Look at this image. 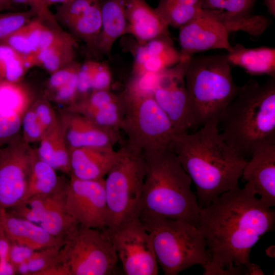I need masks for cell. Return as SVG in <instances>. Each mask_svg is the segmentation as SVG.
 <instances>
[{
	"label": "cell",
	"mask_w": 275,
	"mask_h": 275,
	"mask_svg": "<svg viewBox=\"0 0 275 275\" xmlns=\"http://www.w3.org/2000/svg\"><path fill=\"white\" fill-rule=\"evenodd\" d=\"M274 210L265 205L246 184L222 194L200 209L197 227L211 257L202 266L204 275H227L230 267H248L251 250L272 231Z\"/></svg>",
	"instance_id": "1"
},
{
	"label": "cell",
	"mask_w": 275,
	"mask_h": 275,
	"mask_svg": "<svg viewBox=\"0 0 275 275\" xmlns=\"http://www.w3.org/2000/svg\"><path fill=\"white\" fill-rule=\"evenodd\" d=\"M170 145L195 185L200 208L237 186L248 161L224 141L217 121L194 133H174Z\"/></svg>",
	"instance_id": "2"
},
{
	"label": "cell",
	"mask_w": 275,
	"mask_h": 275,
	"mask_svg": "<svg viewBox=\"0 0 275 275\" xmlns=\"http://www.w3.org/2000/svg\"><path fill=\"white\" fill-rule=\"evenodd\" d=\"M219 131L224 141L246 159L262 147L275 144V79L250 80L222 114Z\"/></svg>",
	"instance_id": "3"
},
{
	"label": "cell",
	"mask_w": 275,
	"mask_h": 275,
	"mask_svg": "<svg viewBox=\"0 0 275 275\" xmlns=\"http://www.w3.org/2000/svg\"><path fill=\"white\" fill-rule=\"evenodd\" d=\"M143 154L145 175L141 212L185 221L197 226L201 208L191 189L192 181L170 145Z\"/></svg>",
	"instance_id": "4"
},
{
	"label": "cell",
	"mask_w": 275,
	"mask_h": 275,
	"mask_svg": "<svg viewBox=\"0 0 275 275\" xmlns=\"http://www.w3.org/2000/svg\"><path fill=\"white\" fill-rule=\"evenodd\" d=\"M185 80L192 127L218 122L239 89L226 55L191 56Z\"/></svg>",
	"instance_id": "5"
},
{
	"label": "cell",
	"mask_w": 275,
	"mask_h": 275,
	"mask_svg": "<svg viewBox=\"0 0 275 275\" xmlns=\"http://www.w3.org/2000/svg\"><path fill=\"white\" fill-rule=\"evenodd\" d=\"M139 218L152 237L158 265L165 275L210 261L205 238L196 225L145 212Z\"/></svg>",
	"instance_id": "6"
},
{
	"label": "cell",
	"mask_w": 275,
	"mask_h": 275,
	"mask_svg": "<svg viewBox=\"0 0 275 275\" xmlns=\"http://www.w3.org/2000/svg\"><path fill=\"white\" fill-rule=\"evenodd\" d=\"M104 179L107 203L106 228L113 229L141 212L145 175L143 152L126 144Z\"/></svg>",
	"instance_id": "7"
},
{
	"label": "cell",
	"mask_w": 275,
	"mask_h": 275,
	"mask_svg": "<svg viewBox=\"0 0 275 275\" xmlns=\"http://www.w3.org/2000/svg\"><path fill=\"white\" fill-rule=\"evenodd\" d=\"M120 95L124 110L120 129L127 136L126 145L143 153L169 147L174 129L153 95L135 94L125 90Z\"/></svg>",
	"instance_id": "8"
},
{
	"label": "cell",
	"mask_w": 275,
	"mask_h": 275,
	"mask_svg": "<svg viewBox=\"0 0 275 275\" xmlns=\"http://www.w3.org/2000/svg\"><path fill=\"white\" fill-rule=\"evenodd\" d=\"M105 229L78 225L65 240L61 256L69 275L114 274L119 260Z\"/></svg>",
	"instance_id": "9"
},
{
	"label": "cell",
	"mask_w": 275,
	"mask_h": 275,
	"mask_svg": "<svg viewBox=\"0 0 275 275\" xmlns=\"http://www.w3.org/2000/svg\"><path fill=\"white\" fill-rule=\"evenodd\" d=\"M106 231L127 275H156L158 268L152 238L135 217Z\"/></svg>",
	"instance_id": "10"
},
{
	"label": "cell",
	"mask_w": 275,
	"mask_h": 275,
	"mask_svg": "<svg viewBox=\"0 0 275 275\" xmlns=\"http://www.w3.org/2000/svg\"><path fill=\"white\" fill-rule=\"evenodd\" d=\"M32 148L21 134L0 147V209L23 201L29 179Z\"/></svg>",
	"instance_id": "11"
},
{
	"label": "cell",
	"mask_w": 275,
	"mask_h": 275,
	"mask_svg": "<svg viewBox=\"0 0 275 275\" xmlns=\"http://www.w3.org/2000/svg\"><path fill=\"white\" fill-rule=\"evenodd\" d=\"M191 56H182L176 65L161 72L153 96L170 119L175 133L185 132L191 127L185 76Z\"/></svg>",
	"instance_id": "12"
},
{
	"label": "cell",
	"mask_w": 275,
	"mask_h": 275,
	"mask_svg": "<svg viewBox=\"0 0 275 275\" xmlns=\"http://www.w3.org/2000/svg\"><path fill=\"white\" fill-rule=\"evenodd\" d=\"M65 206L79 225L92 228H106L104 178L82 180L70 176L65 189Z\"/></svg>",
	"instance_id": "13"
},
{
	"label": "cell",
	"mask_w": 275,
	"mask_h": 275,
	"mask_svg": "<svg viewBox=\"0 0 275 275\" xmlns=\"http://www.w3.org/2000/svg\"><path fill=\"white\" fill-rule=\"evenodd\" d=\"M67 184L54 193L35 196L26 199L21 209L23 218L38 225L64 242L79 225L65 206Z\"/></svg>",
	"instance_id": "14"
},
{
	"label": "cell",
	"mask_w": 275,
	"mask_h": 275,
	"mask_svg": "<svg viewBox=\"0 0 275 275\" xmlns=\"http://www.w3.org/2000/svg\"><path fill=\"white\" fill-rule=\"evenodd\" d=\"M229 32L224 24L220 11L202 9L193 19L179 28V42L182 56H193L213 49L232 48Z\"/></svg>",
	"instance_id": "15"
},
{
	"label": "cell",
	"mask_w": 275,
	"mask_h": 275,
	"mask_svg": "<svg viewBox=\"0 0 275 275\" xmlns=\"http://www.w3.org/2000/svg\"><path fill=\"white\" fill-rule=\"evenodd\" d=\"M58 119L69 150L112 146L120 140L119 131L99 126L84 116L65 109Z\"/></svg>",
	"instance_id": "16"
},
{
	"label": "cell",
	"mask_w": 275,
	"mask_h": 275,
	"mask_svg": "<svg viewBox=\"0 0 275 275\" xmlns=\"http://www.w3.org/2000/svg\"><path fill=\"white\" fill-rule=\"evenodd\" d=\"M66 109L99 126L117 131L120 130L124 110L121 95H116L109 89L92 91L77 99Z\"/></svg>",
	"instance_id": "17"
},
{
	"label": "cell",
	"mask_w": 275,
	"mask_h": 275,
	"mask_svg": "<svg viewBox=\"0 0 275 275\" xmlns=\"http://www.w3.org/2000/svg\"><path fill=\"white\" fill-rule=\"evenodd\" d=\"M241 177L266 206L275 205V144L260 148L248 160Z\"/></svg>",
	"instance_id": "18"
},
{
	"label": "cell",
	"mask_w": 275,
	"mask_h": 275,
	"mask_svg": "<svg viewBox=\"0 0 275 275\" xmlns=\"http://www.w3.org/2000/svg\"><path fill=\"white\" fill-rule=\"evenodd\" d=\"M130 51L133 56L132 76L157 72L177 64L182 55L169 35L159 37L143 43H135Z\"/></svg>",
	"instance_id": "19"
},
{
	"label": "cell",
	"mask_w": 275,
	"mask_h": 275,
	"mask_svg": "<svg viewBox=\"0 0 275 275\" xmlns=\"http://www.w3.org/2000/svg\"><path fill=\"white\" fill-rule=\"evenodd\" d=\"M69 150L70 176L82 180L104 178L121 154L113 147H81Z\"/></svg>",
	"instance_id": "20"
},
{
	"label": "cell",
	"mask_w": 275,
	"mask_h": 275,
	"mask_svg": "<svg viewBox=\"0 0 275 275\" xmlns=\"http://www.w3.org/2000/svg\"><path fill=\"white\" fill-rule=\"evenodd\" d=\"M125 35L132 36L138 43L170 35L169 26L145 0H125Z\"/></svg>",
	"instance_id": "21"
},
{
	"label": "cell",
	"mask_w": 275,
	"mask_h": 275,
	"mask_svg": "<svg viewBox=\"0 0 275 275\" xmlns=\"http://www.w3.org/2000/svg\"><path fill=\"white\" fill-rule=\"evenodd\" d=\"M0 224L10 241L34 250L63 245L64 242L52 236L38 225L0 209Z\"/></svg>",
	"instance_id": "22"
},
{
	"label": "cell",
	"mask_w": 275,
	"mask_h": 275,
	"mask_svg": "<svg viewBox=\"0 0 275 275\" xmlns=\"http://www.w3.org/2000/svg\"><path fill=\"white\" fill-rule=\"evenodd\" d=\"M101 26L96 42L98 54L110 57L116 41L127 28L125 0H101Z\"/></svg>",
	"instance_id": "23"
},
{
	"label": "cell",
	"mask_w": 275,
	"mask_h": 275,
	"mask_svg": "<svg viewBox=\"0 0 275 275\" xmlns=\"http://www.w3.org/2000/svg\"><path fill=\"white\" fill-rule=\"evenodd\" d=\"M230 65L239 66L252 74H267L274 78L275 48L266 46L247 48L240 43L226 54Z\"/></svg>",
	"instance_id": "24"
},
{
	"label": "cell",
	"mask_w": 275,
	"mask_h": 275,
	"mask_svg": "<svg viewBox=\"0 0 275 275\" xmlns=\"http://www.w3.org/2000/svg\"><path fill=\"white\" fill-rule=\"evenodd\" d=\"M68 181L58 176L56 170L42 160L33 148L28 188L22 201L33 196L54 193L65 187Z\"/></svg>",
	"instance_id": "25"
},
{
	"label": "cell",
	"mask_w": 275,
	"mask_h": 275,
	"mask_svg": "<svg viewBox=\"0 0 275 275\" xmlns=\"http://www.w3.org/2000/svg\"><path fill=\"white\" fill-rule=\"evenodd\" d=\"M36 149L39 157L56 171L70 175V154L58 119V123L47 130Z\"/></svg>",
	"instance_id": "26"
},
{
	"label": "cell",
	"mask_w": 275,
	"mask_h": 275,
	"mask_svg": "<svg viewBox=\"0 0 275 275\" xmlns=\"http://www.w3.org/2000/svg\"><path fill=\"white\" fill-rule=\"evenodd\" d=\"M76 38H69L54 43L29 56L32 67L39 66L50 74L75 60Z\"/></svg>",
	"instance_id": "27"
},
{
	"label": "cell",
	"mask_w": 275,
	"mask_h": 275,
	"mask_svg": "<svg viewBox=\"0 0 275 275\" xmlns=\"http://www.w3.org/2000/svg\"><path fill=\"white\" fill-rule=\"evenodd\" d=\"M100 1L87 8L66 26L76 38L85 43L92 54L96 56L98 55L96 42L101 26Z\"/></svg>",
	"instance_id": "28"
},
{
	"label": "cell",
	"mask_w": 275,
	"mask_h": 275,
	"mask_svg": "<svg viewBox=\"0 0 275 275\" xmlns=\"http://www.w3.org/2000/svg\"><path fill=\"white\" fill-rule=\"evenodd\" d=\"M35 99L32 90L21 81H0V109L22 117Z\"/></svg>",
	"instance_id": "29"
},
{
	"label": "cell",
	"mask_w": 275,
	"mask_h": 275,
	"mask_svg": "<svg viewBox=\"0 0 275 275\" xmlns=\"http://www.w3.org/2000/svg\"><path fill=\"white\" fill-rule=\"evenodd\" d=\"M41 25L40 20L34 18L1 42L7 44L23 56L33 55L38 50Z\"/></svg>",
	"instance_id": "30"
},
{
	"label": "cell",
	"mask_w": 275,
	"mask_h": 275,
	"mask_svg": "<svg viewBox=\"0 0 275 275\" xmlns=\"http://www.w3.org/2000/svg\"><path fill=\"white\" fill-rule=\"evenodd\" d=\"M32 67L28 57L0 42V81H21Z\"/></svg>",
	"instance_id": "31"
},
{
	"label": "cell",
	"mask_w": 275,
	"mask_h": 275,
	"mask_svg": "<svg viewBox=\"0 0 275 275\" xmlns=\"http://www.w3.org/2000/svg\"><path fill=\"white\" fill-rule=\"evenodd\" d=\"M62 246L35 250L28 261L17 268L16 274L40 275L43 271L62 263L61 250Z\"/></svg>",
	"instance_id": "32"
},
{
	"label": "cell",
	"mask_w": 275,
	"mask_h": 275,
	"mask_svg": "<svg viewBox=\"0 0 275 275\" xmlns=\"http://www.w3.org/2000/svg\"><path fill=\"white\" fill-rule=\"evenodd\" d=\"M257 0H201L203 9L220 10L223 16L249 15Z\"/></svg>",
	"instance_id": "33"
},
{
	"label": "cell",
	"mask_w": 275,
	"mask_h": 275,
	"mask_svg": "<svg viewBox=\"0 0 275 275\" xmlns=\"http://www.w3.org/2000/svg\"><path fill=\"white\" fill-rule=\"evenodd\" d=\"M37 17L31 9L21 12H0V42Z\"/></svg>",
	"instance_id": "34"
},
{
	"label": "cell",
	"mask_w": 275,
	"mask_h": 275,
	"mask_svg": "<svg viewBox=\"0 0 275 275\" xmlns=\"http://www.w3.org/2000/svg\"><path fill=\"white\" fill-rule=\"evenodd\" d=\"M21 118L15 112L0 109V147L21 135Z\"/></svg>",
	"instance_id": "35"
},
{
	"label": "cell",
	"mask_w": 275,
	"mask_h": 275,
	"mask_svg": "<svg viewBox=\"0 0 275 275\" xmlns=\"http://www.w3.org/2000/svg\"><path fill=\"white\" fill-rule=\"evenodd\" d=\"M21 130L22 139L29 144L39 142L46 132L45 128L31 106L22 117Z\"/></svg>",
	"instance_id": "36"
},
{
	"label": "cell",
	"mask_w": 275,
	"mask_h": 275,
	"mask_svg": "<svg viewBox=\"0 0 275 275\" xmlns=\"http://www.w3.org/2000/svg\"><path fill=\"white\" fill-rule=\"evenodd\" d=\"M100 0H68L56 8L54 14L58 22L65 26L77 15L94 3Z\"/></svg>",
	"instance_id": "37"
},
{
	"label": "cell",
	"mask_w": 275,
	"mask_h": 275,
	"mask_svg": "<svg viewBox=\"0 0 275 275\" xmlns=\"http://www.w3.org/2000/svg\"><path fill=\"white\" fill-rule=\"evenodd\" d=\"M78 74L66 84L52 92L45 93L44 95L49 100L69 107L77 98Z\"/></svg>",
	"instance_id": "38"
},
{
	"label": "cell",
	"mask_w": 275,
	"mask_h": 275,
	"mask_svg": "<svg viewBox=\"0 0 275 275\" xmlns=\"http://www.w3.org/2000/svg\"><path fill=\"white\" fill-rule=\"evenodd\" d=\"M31 106L46 131L58 123V115L52 107L50 100L44 95L35 99Z\"/></svg>",
	"instance_id": "39"
},
{
	"label": "cell",
	"mask_w": 275,
	"mask_h": 275,
	"mask_svg": "<svg viewBox=\"0 0 275 275\" xmlns=\"http://www.w3.org/2000/svg\"><path fill=\"white\" fill-rule=\"evenodd\" d=\"M80 66V63L74 61L50 74L45 93L52 92L68 82L78 74Z\"/></svg>",
	"instance_id": "40"
},
{
	"label": "cell",
	"mask_w": 275,
	"mask_h": 275,
	"mask_svg": "<svg viewBox=\"0 0 275 275\" xmlns=\"http://www.w3.org/2000/svg\"><path fill=\"white\" fill-rule=\"evenodd\" d=\"M91 75L92 92L109 89L112 76L106 64L92 60Z\"/></svg>",
	"instance_id": "41"
},
{
	"label": "cell",
	"mask_w": 275,
	"mask_h": 275,
	"mask_svg": "<svg viewBox=\"0 0 275 275\" xmlns=\"http://www.w3.org/2000/svg\"><path fill=\"white\" fill-rule=\"evenodd\" d=\"M13 4H23L30 7L36 13L37 18L51 27L61 29L54 14L43 0H12Z\"/></svg>",
	"instance_id": "42"
},
{
	"label": "cell",
	"mask_w": 275,
	"mask_h": 275,
	"mask_svg": "<svg viewBox=\"0 0 275 275\" xmlns=\"http://www.w3.org/2000/svg\"><path fill=\"white\" fill-rule=\"evenodd\" d=\"M10 241L0 224V275L16 274L15 268L8 258Z\"/></svg>",
	"instance_id": "43"
},
{
	"label": "cell",
	"mask_w": 275,
	"mask_h": 275,
	"mask_svg": "<svg viewBox=\"0 0 275 275\" xmlns=\"http://www.w3.org/2000/svg\"><path fill=\"white\" fill-rule=\"evenodd\" d=\"M35 251L26 245L10 241L8 258L15 271L19 266L28 260Z\"/></svg>",
	"instance_id": "44"
},
{
	"label": "cell",
	"mask_w": 275,
	"mask_h": 275,
	"mask_svg": "<svg viewBox=\"0 0 275 275\" xmlns=\"http://www.w3.org/2000/svg\"><path fill=\"white\" fill-rule=\"evenodd\" d=\"M159 1L180 6L201 7V0H159Z\"/></svg>",
	"instance_id": "45"
},
{
	"label": "cell",
	"mask_w": 275,
	"mask_h": 275,
	"mask_svg": "<svg viewBox=\"0 0 275 275\" xmlns=\"http://www.w3.org/2000/svg\"><path fill=\"white\" fill-rule=\"evenodd\" d=\"M249 272V275H263L264 274L259 266L253 263L247 267Z\"/></svg>",
	"instance_id": "46"
},
{
	"label": "cell",
	"mask_w": 275,
	"mask_h": 275,
	"mask_svg": "<svg viewBox=\"0 0 275 275\" xmlns=\"http://www.w3.org/2000/svg\"><path fill=\"white\" fill-rule=\"evenodd\" d=\"M264 3L268 12L273 17H275V0H264Z\"/></svg>",
	"instance_id": "47"
},
{
	"label": "cell",
	"mask_w": 275,
	"mask_h": 275,
	"mask_svg": "<svg viewBox=\"0 0 275 275\" xmlns=\"http://www.w3.org/2000/svg\"><path fill=\"white\" fill-rule=\"evenodd\" d=\"M13 5L12 0H0V12L5 10L10 9Z\"/></svg>",
	"instance_id": "48"
},
{
	"label": "cell",
	"mask_w": 275,
	"mask_h": 275,
	"mask_svg": "<svg viewBox=\"0 0 275 275\" xmlns=\"http://www.w3.org/2000/svg\"><path fill=\"white\" fill-rule=\"evenodd\" d=\"M266 252L267 255L270 257H274V246H271L268 248L266 250Z\"/></svg>",
	"instance_id": "49"
},
{
	"label": "cell",
	"mask_w": 275,
	"mask_h": 275,
	"mask_svg": "<svg viewBox=\"0 0 275 275\" xmlns=\"http://www.w3.org/2000/svg\"><path fill=\"white\" fill-rule=\"evenodd\" d=\"M68 1V0H61V4H62V3H63L65 2H66V1Z\"/></svg>",
	"instance_id": "50"
}]
</instances>
